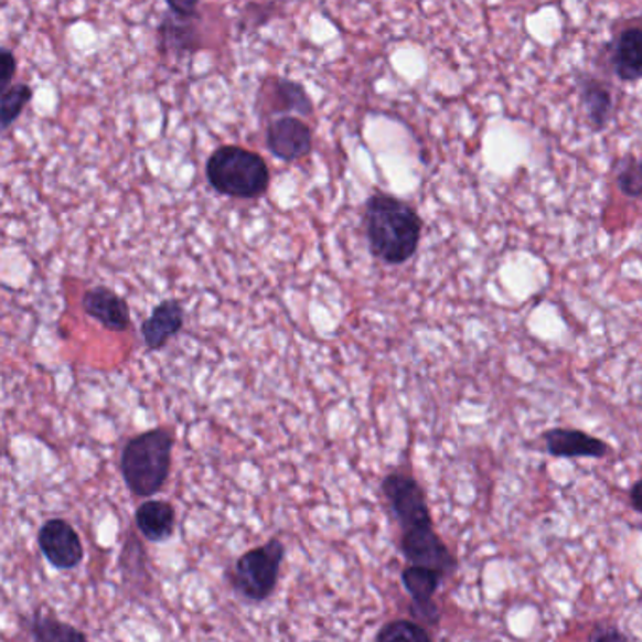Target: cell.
<instances>
[{"label": "cell", "mask_w": 642, "mask_h": 642, "mask_svg": "<svg viewBox=\"0 0 642 642\" xmlns=\"http://www.w3.org/2000/svg\"><path fill=\"white\" fill-rule=\"evenodd\" d=\"M364 223L373 257L390 266H399L415 257L422 236V221L407 202L393 194H372Z\"/></svg>", "instance_id": "6da1fadb"}, {"label": "cell", "mask_w": 642, "mask_h": 642, "mask_svg": "<svg viewBox=\"0 0 642 642\" xmlns=\"http://www.w3.org/2000/svg\"><path fill=\"white\" fill-rule=\"evenodd\" d=\"M172 450L174 434L168 428L143 431L122 447L119 468L132 494L151 497L161 492L172 468Z\"/></svg>", "instance_id": "7a4b0ae2"}, {"label": "cell", "mask_w": 642, "mask_h": 642, "mask_svg": "<svg viewBox=\"0 0 642 642\" xmlns=\"http://www.w3.org/2000/svg\"><path fill=\"white\" fill-rule=\"evenodd\" d=\"M206 175L217 193L231 199H257L270 185V170L263 157L238 146H225L212 153Z\"/></svg>", "instance_id": "3957f363"}, {"label": "cell", "mask_w": 642, "mask_h": 642, "mask_svg": "<svg viewBox=\"0 0 642 642\" xmlns=\"http://www.w3.org/2000/svg\"><path fill=\"white\" fill-rule=\"evenodd\" d=\"M285 554L281 539H270L242 554L232 569V588L250 603H263L276 590Z\"/></svg>", "instance_id": "277c9868"}, {"label": "cell", "mask_w": 642, "mask_h": 642, "mask_svg": "<svg viewBox=\"0 0 642 642\" xmlns=\"http://www.w3.org/2000/svg\"><path fill=\"white\" fill-rule=\"evenodd\" d=\"M383 494L402 529L434 526L425 490L413 477L404 473L386 475L383 481Z\"/></svg>", "instance_id": "5b68a950"}, {"label": "cell", "mask_w": 642, "mask_h": 642, "mask_svg": "<svg viewBox=\"0 0 642 642\" xmlns=\"http://www.w3.org/2000/svg\"><path fill=\"white\" fill-rule=\"evenodd\" d=\"M40 553L61 571L76 569L84 561V545L76 529L63 518H50L39 532Z\"/></svg>", "instance_id": "8992f818"}, {"label": "cell", "mask_w": 642, "mask_h": 642, "mask_svg": "<svg viewBox=\"0 0 642 642\" xmlns=\"http://www.w3.org/2000/svg\"><path fill=\"white\" fill-rule=\"evenodd\" d=\"M402 553L413 566H425L449 575L458 566L449 546L436 534L434 526L411 527L402 535Z\"/></svg>", "instance_id": "52a82bcc"}, {"label": "cell", "mask_w": 642, "mask_h": 642, "mask_svg": "<svg viewBox=\"0 0 642 642\" xmlns=\"http://www.w3.org/2000/svg\"><path fill=\"white\" fill-rule=\"evenodd\" d=\"M266 146L279 161L295 162L308 157L313 149V135L298 117H279L266 130Z\"/></svg>", "instance_id": "ba28073f"}, {"label": "cell", "mask_w": 642, "mask_h": 642, "mask_svg": "<svg viewBox=\"0 0 642 642\" xmlns=\"http://www.w3.org/2000/svg\"><path fill=\"white\" fill-rule=\"evenodd\" d=\"M443 573L425 566H409L402 571V585L411 596V614L422 622L437 625L441 620V612L434 603V596L441 586Z\"/></svg>", "instance_id": "9c48e42d"}, {"label": "cell", "mask_w": 642, "mask_h": 642, "mask_svg": "<svg viewBox=\"0 0 642 642\" xmlns=\"http://www.w3.org/2000/svg\"><path fill=\"white\" fill-rule=\"evenodd\" d=\"M82 308L90 319L100 322L106 330H111V332L129 330V303L108 287H95L87 290L82 298Z\"/></svg>", "instance_id": "30bf717a"}, {"label": "cell", "mask_w": 642, "mask_h": 642, "mask_svg": "<svg viewBox=\"0 0 642 642\" xmlns=\"http://www.w3.org/2000/svg\"><path fill=\"white\" fill-rule=\"evenodd\" d=\"M546 450L554 458H604L609 454V445L599 437L588 436L586 431L573 428H553L543 436Z\"/></svg>", "instance_id": "8fae6325"}, {"label": "cell", "mask_w": 642, "mask_h": 642, "mask_svg": "<svg viewBox=\"0 0 642 642\" xmlns=\"http://www.w3.org/2000/svg\"><path fill=\"white\" fill-rule=\"evenodd\" d=\"M185 324V311L180 300H164L143 321L142 335L149 351H159L168 341L180 334Z\"/></svg>", "instance_id": "7c38bea8"}, {"label": "cell", "mask_w": 642, "mask_h": 642, "mask_svg": "<svg viewBox=\"0 0 642 642\" xmlns=\"http://www.w3.org/2000/svg\"><path fill=\"white\" fill-rule=\"evenodd\" d=\"M135 522L146 539L162 543L174 534L175 511L168 501L149 500L136 509Z\"/></svg>", "instance_id": "4fadbf2b"}, {"label": "cell", "mask_w": 642, "mask_h": 642, "mask_svg": "<svg viewBox=\"0 0 642 642\" xmlns=\"http://www.w3.org/2000/svg\"><path fill=\"white\" fill-rule=\"evenodd\" d=\"M612 68L623 82L642 79V26H630L618 36Z\"/></svg>", "instance_id": "5bb4252c"}, {"label": "cell", "mask_w": 642, "mask_h": 642, "mask_svg": "<svg viewBox=\"0 0 642 642\" xmlns=\"http://www.w3.org/2000/svg\"><path fill=\"white\" fill-rule=\"evenodd\" d=\"M580 104L586 117L596 130H603L612 111V95L598 79L582 77L580 79Z\"/></svg>", "instance_id": "9a60e30c"}, {"label": "cell", "mask_w": 642, "mask_h": 642, "mask_svg": "<svg viewBox=\"0 0 642 642\" xmlns=\"http://www.w3.org/2000/svg\"><path fill=\"white\" fill-rule=\"evenodd\" d=\"M29 631L34 641L40 642L87 641V635L82 631H77L68 623L58 622L55 618L44 617L40 612L31 618Z\"/></svg>", "instance_id": "2e32d148"}, {"label": "cell", "mask_w": 642, "mask_h": 642, "mask_svg": "<svg viewBox=\"0 0 642 642\" xmlns=\"http://www.w3.org/2000/svg\"><path fill=\"white\" fill-rule=\"evenodd\" d=\"M31 98H33V89L25 84L12 85L7 90H2V108H0L2 129L12 127V122L21 116V111Z\"/></svg>", "instance_id": "e0dca14e"}, {"label": "cell", "mask_w": 642, "mask_h": 642, "mask_svg": "<svg viewBox=\"0 0 642 642\" xmlns=\"http://www.w3.org/2000/svg\"><path fill=\"white\" fill-rule=\"evenodd\" d=\"M375 641L430 642L431 635L425 630V628H422V625H418L417 622H411V620H396V622L383 625L379 633L375 635Z\"/></svg>", "instance_id": "ac0fdd59"}, {"label": "cell", "mask_w": 642, "mask_h": 642, "mask_svg": "<svg viewBox=\"0 0 642 642\" xmlns=\"http://www.w3.org/2000/svg\"><path fill=\"white\" fill-rule=\"evenodd\" d=\"M277 97L281 98V108L302 114V116H311L313 114V103L308 97V93L303 90L302 85L295 84L290 79H277Z\"/></svg>", "instance_id": "d6986e66"}, {"label": "cell", "mask_w": 642, "mask_h": 642, "mask_svg": "<svg viewBox=\"0 0 642 642\" xmlns=\"http://www.w3.org/2000/svg\"><path fill=\"white\" fill-rule=\"evenodd\" d=\"M618 186L625 196L642 200V159L628 157L618 170Z\"/></svg>", "instance_id": "ffe728a7"}, {"label": "cell", "mask_w": 642, "mask_h": 642, "mask_svg": "<svg viewBox=\"0 0 642 642\" xmlns=\"http://www.w3.org/2000/svg\"><path fill=\"white\" fill-rule=\"evenodd\" d=\"M13 74H15V57L10 50H4L0 55V89H8Z\"/></svg>", "instance_id": "44dd1931"}, {"label": "cell", "mask_w": 642, "mask_h": 642, "mask_svg": "<svg viewBox=\"0 0 642 642\" xmlns=\"http://www.w3.org/2000/svg\"><path fill=\"white\" fill-rule=\"evenodd\" d=\"M167 2L181 18H194L199 8V0H167Z\"/></svg>", "instance_id": "7402d4cb"}, {"label": "cell", "mask_w": 642, "mask_h": 642, "mask_svg": "<svg viewBox=\"0 0 642 642\" xmlns=\"http://www.w3.org/2000/svg\"><path fill=\"white\" fill-rule=\"evenodd\" d=\"M588 639H590V641H607V639H618V641H625L628 635L622 633V631H618L617 628H604V625H598V628H593V631H591Z\"/></svg>", "instance_id": "603a6c76"}, {"label": "cell", "mask_w": 642, "mask_h": 642, "mask_svg": "<svg viewBox=\"0 0 642 642\" xmlns=\"http://www.w3.org/2000/svg\"><path fill=\"white\" fill-rule=\"evenodd\" d=\"M631 505L635 507V511L642 514V479L641 481H636L633 484V489H631Z\"/></svg>", "instance_id": "cb8c5ba5"}]
</instances>
